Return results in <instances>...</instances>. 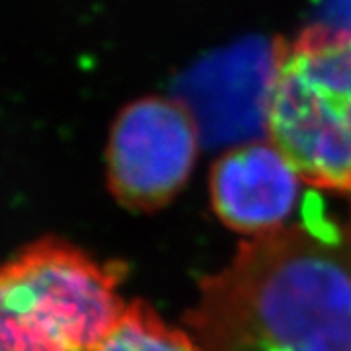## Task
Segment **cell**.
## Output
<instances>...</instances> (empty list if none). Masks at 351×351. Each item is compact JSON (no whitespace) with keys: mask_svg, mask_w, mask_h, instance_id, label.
<instances>
[{"mask_svg":"<svg viewBox=\"0 0 351 351\" xmlns=\"http://www.w3.org/2000/svg\"><path fill=\"white\" fill-rule=\"evenodd\" d=\"M201 351H351V260L336 234L283 226L240 244L186 313Z\"/></svg>","mask_w":351,"mask_h":351,"instance_id":"1","label":"cell"},{"mask_svg":"<svg viewBox=\"0 0 351 351\" xmlns=\"http://www.w3.org/2000/svg\"><path fill=\"white\" fill-rule=\"evenodd\" d=\"M265 131L311 186L351 193V25L276 41Z\"/></svg>","mask_w":351,"mask_h":351,"instance_id":"2","label":"cell"},{"mask_svg":"<svg viewBox=\"0 0 351 351\" xmlns=\"http://www.w3.org/2000/svg\"><path fill=\"white\" fill-rule=\"evenodd\" d=\"M125 265L59 239L0 263V351H96L125 311Z\"/></svg>","mask_w":351,"mask_h":351,"instance_id":"3","label":"cell"},{"mask_svg":"<svg viewBox=\"0 0 351 351\" xmlns=\"http://www.w3.org/2000/svg\"><path fill=\"white\" fill-rule=\"evenodd\" d=\"M201 131L186 104L149 96L127 104L110 129L108 186L129 211L162 209L188 184Z\"/></svg>","mask_w":351,"mask_h":351,"instance_id":"4","label":"cell"},{"mask_svg":"<svg viewBox=\"0 0 351 351\" xmlns=\"http://www.w3.org/2000/svg\"><path fill=\"white\" fill-rule=\"evenodd\" d=\"M301 176L269 143H244L217 158L211 205L230 230L262 237L283 228L299 199Z\"/></svg>","mask_w":351,"mask_h":351,"instance_id":"5","label":"cell"},{"mask_svg":"<svg viewBox=\"0 0 351 351\" xmlns=\"http://www.w3.org/2000/svg\"><path fill=\"white\" fill-rule=\"evenodd\" d=\"M96 351H201L188 332L164 322L145 301L125 306Z\"/></svg>","mask_w":351,"mask_h":351,"instance_id":"6","label":"cell"},{"mask_svg":"<svg viewBox=\"0 0 351 351\" xmlns=\"http://www.w3.org/2000/svg\"><path fill=\"white\" fill-rule=\"evenodd\" d=\"M343 246H346V252H348V256H350V260H351V213H350V223H348V232H346V242H343Z\"/></svg>","mask_w":351,"mask_h":351,"instance_id":"7","label":"cell"}]
</instances>
